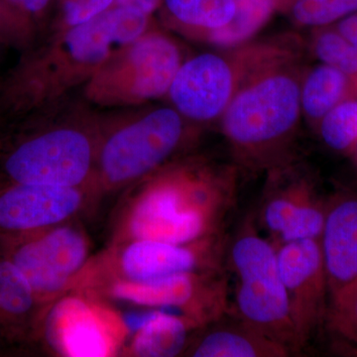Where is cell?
Here are the masks:
<instances>
[{"label": "cell", "mask_w": 357, "mask_h": 357, "mask_svg": "<svg viewBox=\"0 0 357 357\" xmlns=\"http://www.w3.org/2000/svg\"><path fill=\"white\" fill-rule=\"evenodd\" d=\"M117 46L109 8L89 22L51 30L0 83V114L30 115L84 86Z\"/></svg>", "instance_id": "obj_1"}, {"label": "cell", "mask_w": 357, "mask_h": 357, "mask_svg": "<svg viewBox=\"0 0 357 357\" xmlns=\"http://www.w3.org/2000/svg\"><path fill=\"white\" fill-rule=\"evenodd\" d=\"M301 58L265 70L248 82L220 119L237 168L265 172L294 159L302 109Z\"/></svg>", "instance_id": "obj_2"}, {"label": "cell", "mask_w": 357, "mask_h": 357, "mask_svg": "<svg viewBox=\"0 0 357 357\" xmlns=\"http://www.w3.org/2000/svg\"><path fill=\"white\" fill-rule=\"evenodd\" d=\"M185 59L167 98L192 123H211L248 82L275 66L302 58L303 42L294 34L253 39Z\"/></svg>", "instance_id": "obj_3"}, {"label": "cell", "mask_w": 357, "mask_h": 357, "mask_svg": "<svg viewBox=\"0 0 357 357\" xmlns=\"http://www.w3.org/2000/svg\"><path fill=\"white\" fill-rule=\"evenodd\" d=\"M225 267L236 282L229 312L298 354L276 246L259 234L255 218H246L227 241Z\"/></svg>", "instance_id": "obj_4"}, {"label": "cell", "mask_w": 357, "mask_h": 357, "mask_svg": "<svg viewBox=\"0 0 357 357\" xmlns=\"http://www.w3.org/2000/svg\"><path fill=\"white\" fill-rule=\"evenodd\" d=\"M185 60L180 44L153 23L135 41L114 49L83 86L84 98L102 107L158 100L168 95Z\"/></svg>", "instance_id": "obj_5"}, {"label": "cell", "mask_w": 357, "mask_h": 357, "mask_svg": "<svg viewBox=\"0 0 357 357\" xmlns=\"http://www.w3.org/2000/svg\"><path fill=\"white\" fill-rule=\"evenodd\" d=\"M110 134L100 152L103 177L112 184L146 175L180 146L190 121L169 107L134 114Z\"/></svg>", "instance_id": "obj_6"}, {"label": "cell", "mask_w": 357, "mask_h": 357, "mask_svg": "<svg viewBox=\"0 0 357 357\" xmlns=\"http://www.w3.org/2000/svg\"><path fill=\"white\" fill-rule=\"evenodd\" d=\"M91 138L76 124H65L28 136L14 145L4 172L17 184L75 188L93 163Z\"/></svg>", "instance_id": "obj_7"}, {"label": "cell", "mask_w": 357, "mask_h": 357, "mask_svg": "<svg viewBox=\"0 0 357 357\" xmlns=\"http://www.w3.org/2000/svg\"><path fill=\"white\" fill-rule=\"evenodd\" d=\"M258 222L275 244L319 239L326 199L295 159L268 171Z\"/></svg>", "instance_id": "obj_8"}, {"label": "cell", "mask_w": 357, "mask_h": 357, "mask_svg": "<svg viewBox=\"0 0 357 357\" xmlns=\"http://www.w3.org/2000/svg\"><path fill=\"white\" fill-rule=\"evenodd\" d=\"M275 246L300 354L325 325L330 294L323 256L319 239Z\"/></svg>", "instance_id": "obj_9"}, {"label": "cell", "mask_w": 357, "mask_h": 357, "mask_svg": "<svg viewBox=\"0 0 357 357\" xmlns=\"http://www.w3.org/2000/svg\"><path fill=\"white\" fill-rule=\"evenodd\" d=\"M194 243L174 244L138 239L124 252L122 266L133 282H149L174 275L192 273L201 268L203 261L225 268L227 239L223 232L206 237L199 248H194Z\"/></svg>", "instance_id": "obj_10"}, {"label": "cell", "mask_w": 357, "mask_h": 357, "mask_svg": "<svg viewBox=\"0 0 357 357\" xmlns=\"http://www.w3.org/2000/svg\"><path fill=\"white\" fill-rule=\"evenodd\" d=\"M86 255L81 234L65 227L21 246L11 261L24 275L33 292L53 293L64 287Z\"/></svg>", "instance_id": "obj_11"}, {"label": "cell", "mask_w": 357, "mask_h": 357, "mask_svg": "<svg viewBox=\"0 0 357 357\" xmlns=\"http://www.w3.org/2000/svg\"><path fill=\"white\" fill-rule=\"evenodd\" d=\"M319 243L331 298L357 282V192L340 191L326 199Z\"/></svg>", "instance_id": "obj_12"}, {"label": "cell", "mask_w": 357, "mask_h": 357, "mask_svg": "<svg viewBox=\"0 0 357 357\" xmlns=\"http://www.w3.org/2000/svg\"><path fill=\"white\" fill-rule=\"evenodd\" d=\"M81 196L75 188L13 183L0 194V229H39L72 215Z\"/></svg>", "instance_id": "obj_13"}, {"label": "cell", "mask_w": 357, "mask_h": 357, "mask_svg": "<svg viewBox=\"0 0 357 357\" xmlns=\"http://www.w3.org/2000/svg\"><path fill=\"white\" fill-rule=\"evenodd\" d=\"M131 229L137 239L174 244L194 243L215 236L203 222L178 211L172 187L162 176L136 206Z\"/></svg>", "instance_id": "obj_14"}, {"label": "cell", "mask_w": 357, "mask_h": 357, "mask_svg": "<svg viewBox=\"0 0 357 357\" xmlns=\"http://www.w3.org/2000/svg\"><path fill=\"white\" fill-rule=\"evenodd\" d=\"M227 272L204 286L192 273L174 275L159 280L126 282L115 286L116 297L132 301L145 306L159 307L161 310L180 314L183 307L192 304L199 296L229 294Z\"/></svg>", "instance_id": "obj_15"}, {"label": "cell", "mask_w": 357, "mask_h": 357, "mask_svg": "<svg viewBox=\"0 0 357 357\" xmlns=\"http://www.w3.org/2000/svg\"><path fill=\"white\" fill-rule=\"evenodd\" d=\"M192 351L195 357H286L292 351L231 312L213 321Z\"/></svg>", "instance_id": "obj_16"}, {"label": "cell", "mask_w": 357, "mask_h": 357, "mask_svg": "<svg viewBox=\"0 0 357 357\" xmlns=\"http://www.w3.org/2000/svg\"><path fill=\"white\" fill-rule=\"evenodd\" d=\"M52 342L63 354L73 357H102L109 344L96 317L86 304L77 299L63 301L48 321Z\"/></svg>", "instance_id": "obj_17"}, {"label": "cell", "mask_w": 357, "mask_h": 357, "mask_svg": "<svg viewBox=\"0 0 357 357\" xmlns=\"http://www.w3.org/2000/svg\"><path fill=\"white\" fill-rule=\"evenodd\" d=\"M161 17L166 27L201 42L225 27L236 14L234 0H162Z\"/></svg>", "instance_id": "obj_18"}, {"label": "cell", "mask_w": 357, "mask_h": 357, "mask_svg": "<svg viewBox=\"0 0 357 357\" xmlns=\"http://www.w3.org/2000/svg\"><path fill=\"white\" fill-rule=\"evenodd\" d=\"M357 93L356 84L344 73L325 64L305 70L301 79L303 117L314 128L345 98Z\"/></svg>", "instance_id": "obj_19"}, {"label": "cell", "mask_w": 357, "mask_h": 357, "mask_svg": "<svg viewBox=\"0 0 357 357\" xmlns=\"http://www.w3.org/2000/svg\"><path fill=\"white\" fill-rule=\"evenodd\" d=\"M236 14L229 24L206 35L201 42L215 49L232 48L255 39L275 14L281 13L284 0H234Z\"/></svg>", "instance_id": "obj_20"}, {"label": "cell", "mask_w": 357, "mask_h": 357, "mask_svg": "<svg viewBox=\"0 0 357 357\" xmlns=\"http://www.w3.org/2000/svg\"><path fill=\"white\" fill-rule=\"evenodd\" d=\"M187 335L188 325L184 318L158 311L138 332L134 351L139 356H176L184 349Z\"/></svg>", "instance_id": "obj_21"}, {"label": "cell", "mask_w": 357, "mask_h": 357, "mask_svg": "<svg viewBox=\"0 0 357 357\" xmlns=\"http://www.w3.org/2000/svg\"><path fill=\"white\" fill-rule=\"evenodd\" d=\"M357 13V0H284L281 13L299 27H326Z\"/></svg>", "instance_id": "obj_22"}, {"label": "cell", "mask_w": 357, "mask_h": 357, "mask_svg": "<svg viewBox=\"0 0 357 357\" xmlns=\"http://www.w3.org/2000/svg\"><path fill=\"white\" fill-rule=\"evenodd\" d=\"M316 128L323 142L333 151L354 153L357 146V93L335 105Z\"/></svg>", "instance_id": "obj_23"}, {"label": "cell", "mask_w": 357, "mask_h": 357, "mask_svg": "<svg viewBox=\"0 0 357 357\" xmlns=\"http://www.w3.org/2000/svg\"><path fill=\"white\" fill-rule=\"evenodd\" d=\"M311 50L321 64L344 73L354 82L357 89V49L333 25L314 29Z\"/></svg>", "instance_id": "obj_24"}, {"label": "cell", "mask_w": 357, "mask_h": 357, "mask_svg": "<svg viewBox=\"0 0 357 357\" xmlns=\"http://www.w3.org/2000/svg\"><path fill=\"white\" fill-rule=\"evenodd\" d=\"M325 325L335 340L357 354V282L328 299Z\"/></svg>", "instance_id": "obj_25"}, {"label": "cell", "mask_w": 357, "mask_h": 357, "mask_svg": "<svg viewBox=\"0 0 357 357\" xmlns=\"http://www.w3.org/2000/svg\"><path fill=\"white\" fill-rule=\"evenodd\" d=\"M33 290L11 260L0 261V312L21 316L31 309Z\"/></svg>", "instance_id": "obj_26"}, {"label": "cell", "mask_w": 357, "mask_h": 357, "mask_svg": "<svg viewBox=\"0 0 357 357\" xmlns=\"http://www.w3.org/2000/svg\"><path fill=\"white\" fill-rule=\"evenodd\" d=\"M38 26L20 7L0 0V41L26 51L37 42Z\"/></svg>", "instance_id": "obj_27"}, {"label": "cell", "mask_w": 357, "mask_h": 357, "mask_svg": "<svg viewBox=\"0 0 357 357\" xmlns=\"http://www.w3.org/2000/svg\"><path fill=\"white\" fill-rule=\"evenodd\" d=\"M115 0H59L51 30L65 29L89 22L114 6Z\"/></svg>", "instance_id": "obj_28"}, {"label": "cell", "mask_w": 357, "mask_h": 357, "mask_svg": "<svg viewBox=\"0 0 357 357\" xmlns=\"http://www.w3.org/2000/svg\"><path fill=\"white\" fill-rule=\"evenodd\" d=\"M59 0H18L20 6L37 26L40 21L46 20L47 16L56 9Z\"/></svg>", "instance_id": "obj_29"}, {"label": "cell", "mask_w": 357, "mask_h": 357, "mask_svg": "<svg viewBox=\"0 0 357 357\" xmlns=\"http://www.w3.org/2000/svg\"><path fill=\"white\" fill-rule=\"evenodd\" d=\"M333 26L347 42L357 49V13L342 18Z\"/></svg>", "instance_id": "obj_30"}, {"label": "cell", "mask_w": 357, "mask_h": 357, "mask_svg": "<svg viewBox=\"0 0 357 357\" xmlns=\"http://www.w3.org/2000/svg\"><path fill=\"white\" fill-rule=\"evenodd\" d=\"M161 3L162 0H115L114 6L131 7L153 15L155 11L159 10Z\"/></svg>", "instance_id": "obj_31"}, {"label": "cell", "mask_w": 357, "mask_h": 357, "mask_svg": "<svg viewBox=\"0 0 357 357\" xmlns=\"http://www.w3.org/2000/svg\"><path fill=\"white\" fill-rule=\"evenodd\" d=\"M157 312L158 311L128 314L124 321H126L129 330L139 332L141 328H144L156 316Z\"/></svg>", "instance_id": "obj_32"}, {"label": "cell", "mask_w": 357, "mask_h": 357, "mask_svg": "<svg viewBox=\"0 0 357 357\" xmlns=\"http://www.w3.org/2000/svg\"><path fill=\"white\" fill-rule=\"evenodd\" d=\"M6 1L9 2V3L13 4V6L20 7V2H18V0H6ZM20 8H21V7H20ZM21 9H22V8H21Z\"/></svg>", "instance_id": "obj_33"}, {"label": "cell", "mask_w": 357, "mask_h": 357, "mask_svg": "<svg viewBox=\"0 0 357 357\" xmlns=\"http://www.w3.org/2000/svg\"><path fill=\"white\" fill-rule=\"evenodd\" d=\"M354 154L356 155V161H357V146L356 148V150H354Z\"/></svg>", "instance_id": "obj_34"}, {"label": "cell", "mask_w": 357, "mask_h": 357, "mask_svg": "<svg viewBox=\"0 0 357 357\" xmlns=\"http://www.w3.org/2000/svg\"><path fill=\"white\" fill-rule=\"evenodd\" d=\"M2 45H4V44H3V43H2V42H1V41H0V47H1V46H2Z\"/></svg>", "instance_id": "obj_35"}]
</instances>
